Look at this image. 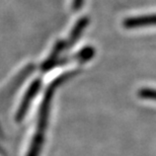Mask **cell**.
Instances as JSON below:
<instances>
[{"label": "cell", "instance_id": "3957f363", "mask_svg": "<svg viewBox=\"0 0 156 156\" xmlns=\"http://www.w3.org/2000/svg\"><path fill=\"white\" fill-rule=\"evenodd\" d=\"M123 26L125 29H130V30L156 26V13L127 17L126 20H123Z\"/></svg>", "mask_w": 156, "mask_h": 156}, {"label": "cell", "instance_id": "7a4b0ae2", "mask_svg": "<svg viewBox=\"0 0 156 156\" xmlns=\"http://www.w3.org/2000/svg\"><path fill=\"white\" fill-rule=\"evenodd\" d=\"M40 87H41V80L40 79L35 80L30 85L29 89H27V91L26 93V95L23 96V101H21V102H20V108H18V110L16 112V115H15V119H16V121L23 120L24 115H26L27 110H29L30 104H32L34 98H36V95L38 94Z\"/></svg>", "mask_w": 156, "mask_h": 156}, {"label": "cell", "instance_id": "8992f818", "mask_svg": "<svg viewBox=\"0 0 156 156\" xmlns=\"http://www.w3.org/2000/svg\"><path fill=\"white\" fill-rule=\"evenodd\" d=\"M83 3H84V0H73L72 7L74 10H78V9L83 5Z\"/></svg>", "mask_w": 156, "mask_h": 156}, {"label": "cell", "instance_id": "277c9868", "mask_svg": "<svg viewBox=\"0 0 156 156\" xmlns=\"http://www.w3.org/2000/svg\"><path fill=\"white\" fill-rule=\"evenodd\" d=\"M88 23H89V20L87 16L81 17L80 20L77 21L76 24L73 27V30H71L69 38L65 42V48H70V47H72L74 44L77 42V40L80 38L82 33L85 30L87 26H88Z\"/></svg>", "mask_w": 156, "mask_h": 156}, {"label": "cell", "instance_id": "5b68a950", "mask_svg": "<svg viewBox=\"0 0 156 156\" xmlns=\"http://www.w3.org/2000/svg\"><path fill=\"white\" fill-rule=\"evenodd\" d=\"M139 96L145 99H150V101H156V89L154 88H141L138 92Z\"/></svg>", "mask_w": 156, "mask_h": 156}, {"label": "cell", "instance_id": "6da1fadb", "mask_svg": "<svg viewBox=\"0 0 156 156\" xmlns=\"http://www.w3.org/2000/svg\"><path fill=\"white\" fill-rule=\"evenodd\" d=\"M77 72H69L66 74H63L62 76L58 77L53 82L50 84L48 89L46 90L45 94H44L42 104H41L38 120H37V127L34 133V136L32 138V142L30 144L29 151H27V156H40L41 150L44 145V141H45V135L47 127H48L49 122V115L50 111H51V105L53 101V98L55 94V90L57 89L62 83L68 80L69 78L74 76V74Z\"/></svg>", "mask_w": 156, "mask_h": 156}]
</instances>
